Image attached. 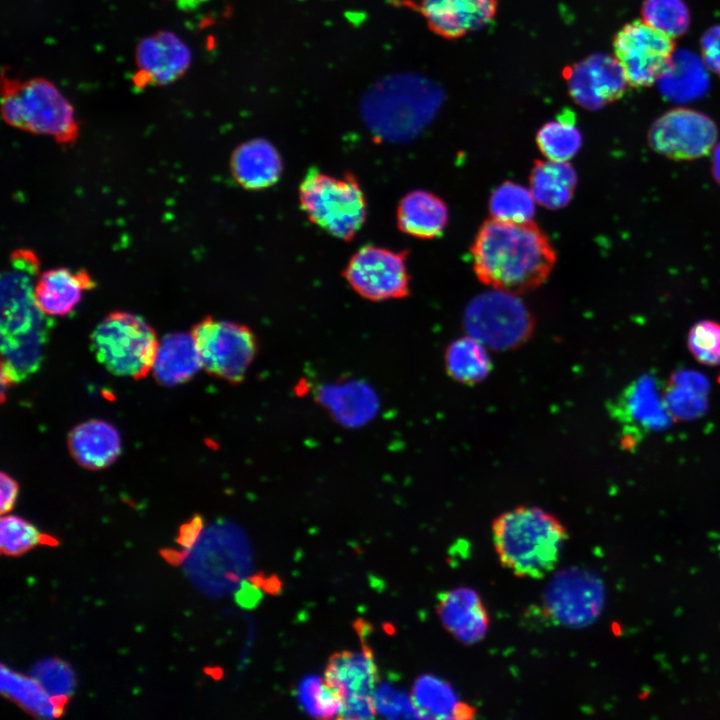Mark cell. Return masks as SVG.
<instances>
[{
  "mask_svg": "<svg viewBox=\"0 0 720 720\" xmlns=\"http://www.w3.org/2000/svg\"><path fill=\"white\" fill-rule=\"evenodd\" d=\"M442 98L441 89L433 82L417 76H398L369 94L363 103V118L377 140L408 141L434 118Z\"/></svg>",
  "mask_w": 720,
  "mask_h": 720,
  "instance_id": "cell-4",
  "label": "cell"
},
{
  "mask_svg": "<svg viewBox=\"0 0 720 720\" xmlns=\"http://www.w3.org/2000/svg\"><path fill=\"white\" fill-rule=\"evenodd\" d=\"M68 445L73 458L83 467L99 470L119 456L122 441L118 430L103 420H89L70 433Z\"/></svg>",
  "mask_w": 720,
  "mask_h": 720,
  "instance_id": "cell-22",
  "label": "cell"
},
{
  "mask_svg": "<svg viewBox=\"0 0 720 720\" xmlns=\"http://www.w3.org/2000/svg\"><path fill=\"white\" fill-rule=\"evenodd\" d=\"M230 168L233 178L241 187L259 191L279 181L283 172V161L270 141L254 138L235 148Z\"/></svg>",
  "mask_w": 720,
  "mask_h": 720,
  "instance_id": "cell-19",
  "label": "cell"
},
{
  "mask_svg": "<svg viewBox=\"0 0 720 720\" xmlns=\"http://www.w3.org/2000/svg\"><path fill=\"white\" fill-rule=\"evenodd\" d=\"M42 534L27 520L16 515H5L0 523V547L8 556H18L41 543Z\"/></svg>",
  "mask_w": 720,
  "mask_h": 720,
  "instance_id": "cell-33",
  "label": "cell"
},
{
  "mask_svg": "<svg viewBox=\"0 0 720 720\" xmlns=\"http://www.w3.org/2000/svg\"><path fill=\"white\" fill-rule=\"evenodd\" d=\"M530 191L541 206L558 210L571 201L577 174L568 162L536 160L529 176Z\"/></svg>",
  "mask_w": 720,
  "mask_h": 720,
  "instance_id": "cell-24",
  "label": "cell"
},
{
  "mask_svg": "<svg viewBox=\"0 0 720 720\" xmlns=\"http://www.w3.org/2000/svg\"><path fill=\"white\" fill-rule=\"evenodd\" d=\"M203 529V520L199 515H195L188 523L184 524L180 529L178 543L181 547L180 552L176 553V559L185 558L191 551L192 547L198 540Z\"/></svg>",
  "mask_w": 720,
  "mask_h": 720,
  "instance_id": "cell-38",
  "label": "cell"
},
{
  "mask_svg": "<svg viewBox=\"0 0 720 720\" xmlns=\"http://www.w3.org/2000/svg\"><path fill=\"white\" fill-rule=\"evenodd\" d=\"M569 94L576 103L589 110H598L619 99L627 79L616 58L593 54L564 70Z\"/></svg>",
  "mask_w": 720,
  "mask_h": 720,
  "instance_id": "cell-14",
  "label": "cell"
},
{
  "mask_svg": "<svg viewBox=\"0 0 720 720\" xmlns=\"http://www.w3.org/2000/svg\"><path fill=\"white\" fill-rule=\"evenodd\" d=\"M298 196L310 222L337 239L352 240L366 221V197L351 172L332 175L311 167L299 185Z\"/></svg>",
  "mask_w": 720,
  "mask_h": 720,
  "instance_id": "cell-5",
  "label": "cell"
},
{
  "mask_svg": "<svg viewBox=\"0 0 720 720\" xmlns=\"http://www.w3.org/2000/svg\"><path fill=\"white\" fill-rule=\"evenodd\" d=\"M0 691L38 718L55 719L63 712L65 703L53 699L31 675H22L3 664L0 669Z\"/></svg>",
  "mask_w": 720,
  "mask_h": 720,
  "instance_id": "cell-25",
  "label": "cell"
},
{
  "mask_svg": "<svg viewBox=\"0 0 720 720\" xmlns=\"http://www.w3.org/2000/svg\"><path fill=\"white\" fill-rule=\"evenodd\" d=\"M659 79L663 94L679 101L702 95L708 82L702 63L690 53L675 55Z\"/></svg>",
  "mask_w": 720,
  "mask_h": 720,
  "instance_id": "cell-28",
  "label": "cell"
},
{
  "mask_svg": "<svg viewBox=\"0 0 720 720\" xmlns=\"http://www.w3.org/2000/svg\"><path fill=\"white\" fill-rule=\"evenodd\" d=\"M158 343L142 317L123 311L107 315L91 335L97 360L112 374L134 379L152 370Z\"/></svg>",
  "mask_w": 720,
  "mask_h": 720,
  "instance_id": "cell-7",
  "label": "cell"
},
{
  "mask_svg": "<svg viewBox=\"0 0 720 720\" xmlns=\"http://www.w3.org/2000/svg\"><path fill=\"white\" fill-rule=\"evenodd\" d=\"M177 7L181 10H193L207 2L208 0H174Z\"/></svg>",
  "mask_w": 720,
  "mask_h": 720,
  "instance_id": "cell-41",
  "label": "cell"
},
{
  "mask_svg": "<svg viewBox=\"0 0 720 720\" xmlns=\"http://www.w3.org/2000/svg\"><path fill=\"white\" fill-rule=\"evenodd\" d=\"M449 211L436 194L417 189L405 194L396 210L399 230L418 239L439 237L447 227Z\"/></svg>",
  "mask_w": 720,
  "mask_h": 720,
  "instance_id": "cell-21",
  "label": "cell"
},
{
  "mask_svg": "<svg viewBox=\"0 0 720 720\" xmlns=\"http://www.w3.org/2000/svg\"><path fill=\"white\" fill-rule=\"evenodd\" d=\"M437 613L444 628L457 640L474 644L485 636L489 616L480 595L466 587L439 595Z\"/></svg>",
  "mask_w": 720,
  "mask_h": 720,
  "instance_id": "cell-17",
  "label": "cell"
},
{
  "mask_svg": "<svg viewBox=\"0 0 720 720\" xmlns=\"http://www.w3.org/2000/svg\"><path fill=\"white\" fill-rule=\"evenodd\" d=\"M607 409L622 428H635L645 435L667 429L674 417L666 402L665 386L652 373L632 381L609 401Z\"/></svg>",
  "mask_w": 720,
  "mask_h": 720,
  "instance_id": "cell-13",
  "label": "cell"
},
{
  "mask_svg": "<svg viewBox=\"0 0 720 720\" xmlns=\"http://www.w3.org/2000/svg\"><path fill=\"white\" fill-rule=\"evenodd\" d=\"M5 121L31 133L46 135L70 144L78 136V123L69 101L49 81H7L2 98Z\"/></svg>",
  "mask_w": 720,
  "mask_h": 720,
  "instance_id": "cell-6",
  "label": "cell"
},
{
  "mask_svg": "<svg viewBox=\"0 0 720 720\" xmlns=\"http://www.w3.org/2000/svg\"><path fill=\"white\" fill-rule=\"evenodd\" d=\"M717 128L705 114L676 108L661 115L648 133L654 151L674 160H693L707 155L715 145Z\"/></svg>",
  "mask_w": 720,
  "mask_h": 720,
  "instance_id": "cell-12",
  "label": "cell"
},
{
  "mask_svg": "<svg viewBox=\"0 0 720 720\" xmlns=\"http://www.w3.org/2000/svg\"><path fill=\"white\" fill-rule=\"evenodd\" d=\"M1 500L0 510L5 514L12 510L18 496V485L8 474L2 472L0 478Z\"/></svg>",
  "mask_w": 720,
  "mask_h": 720,
  "instance_id": "cell-39",
  "label": "cell"
},
{
  "mask_svg": "<svg viewBox=\"0 0 720 720\" xmlns=\"http://www.w3.org/2000/svg\"><path fill=\"white\" fill-rule=\"evenodd\" d=\"M497 7L498 0H422L419 9L431 31L453 40L486 26Z\"/></svg>",
  "mask_w": 720,
  "mask_h": 720,
  "instance_id": "cell-15",
  "label": "cell"
},
{
  "mask_svg": "<svg viewBox=\"0 0 720 720\" xmlns=\"http://www.w3.org/2000/svg\"><path fill=\"white\" fill-rule=\"evenodd\" d=\"M95 283L88 272L54 268L38 275L35 297L39 308L49 317H63L75 310L86 291Z\"/></svg>",
  "mask_w": 720,
  "mask_h": 720,
  "instance_id": "cell-20",
  "label": "cell"
},
{
  "mask_svg": "<svg viewBox=\"0 0 720 720\" xmlns=\"http://www.w3.org/2000/svg\"><path fill=\"white\" fill-rule=\"evenodd\" d=\"M295 696L301 709L311 717H339L341 694L325 677L317 674L306 675L297 683Z\"/></svg>",
  "mask_w": 720,
  "mask_h": 720,
  "instance_id": "cell-29",
  "label": "cell"
},
{
  "mask_svg": "<svg viewBox=\"0 0 720 720\" xmlns=\"http://www.w3.org/2000/svg\"><path fill=\"white\" fill-rule=\"evenodd\" d=\"M136 61L143 84L165 85L181 77L191 62L189 48L172 32H158L137 46Z\"/></svg>",
  "mask_w": 720,
  "mask_h": 720,
  "instance_id": "cell-16",
  "label": "cell"
},
{
  "mask_svg": "<svg viewBox=\"0 0 720 720\" xmlns=\"http://www.w3.org/2000/svg\"><path fill=\"white\" fill-rule=\"evenodd\" d=\"M582 134L575 113L565 108L556 119L546 122L536 134V143L545 159L568 162L582 146Z\"/></svg>",
  "mask_w": 720,
  "mask_h": 720,
  "instance_id": "cell-27",
  "label": "cell"
},
{
  "mask_svg": "<svg viewBox=\"0 0 720 720\" xmlns=\"http://www.w3.org/2000/svg\"><path fill=\"white\" fill-rule=\"evenodd\" d=\"M712 173L715 180L720 185V144L715 147L713 152Z\"/></svg>",
  "mask_w": 720,
  "mask_h": 720,
  "instance_id": "cell-40",
  "label": "cell"
},
{
  "mask_svg": "<svg viewBox=\"0 0 720 720\" xmlns=\"http://www.w3.org/2000/svg\"><path fill=\"white\" fill-rule=\"evenodd\" d=\"M477 278L493 289L522 293L539 287L550 275L556 252L534 222L489 219L470 248Z\"/></svg>",
  "mask_w": 720,
  "mask_h": 720,
  "instance_id": "cell-2",
  "label": "cell"
},
{
  "mask_svg": "<svg viewBox=\"0 0 720 720\" xmlns=\"http://www.w3.org/2000/svg\"><path fill=\"white\" fill-rule=\"evenodd\" d=\"M201 368V356L192 333H170L158 343L152 370L159 383L166 386L183 384Z\"/></svg>",
  "mask_w": 720,
  "mask_h": 720,
  "instance_id": "cell-23",
  "label": "cell"
},
{
  "mask_svg": "<svg viewBox=\"0 0 720 720\" xmlns=\"http://www.w3.org/2000/svg\"><path fill=\"white\" fill-rule=\"evenodd\" d=\"M688 348L695 359L708 366L720 365V323L701 320L688 333Z\"/></svg>",
  "mask_w": 720,
  "mask_h": 720,
  "instance_id": "cell-35",
  "label": "cell"
},
{
  "mask_svg": "<svg viewBox=\"0 0 720 720\" xmlns=\"http://www.w3.org/2000/svg\"><path fill=\"white\" fill-rule=\"evenodd\" d=\"M535 199L526 187L511 181L500 184L489 198L492 218L512 223L532 221L536 207Z\"/></svg>",
  "mask_w": 720,
  "mask_h": 720,
  "instance_id": "cell-30",
  "label": "cell"
},
{
  "mask_svg": "<svg viewBox=\"0 0 720 720\" xmlns=\"http://www.w3.org/2000/svg\"><path fill=\"white\" fill-rule=\"evenodd\" d=\"M445 367L450 377L463 384L484 380L492 369L484 344L472 336L453 341L445 352Z\"/></svg>",
  "mask_w": 720,
  "mask_h": 720,
  "instance_id": "cell-26",
  "label": "cell"
},
{
  "mask_svg": "<svg viewBox=\"0 0 720 720\" xmlns=\"http://www.w3.org/2000/svg\"><path fill=\"white\" fill-rule=\"evenodd\" d=\"M30 675L55 700L65 703L76 689V675L72 667L57 657L37 661Z\"/></svg>",
  "mask_w": 720,
  "mask_h": 720,
  "instance_id": "cell-31",
  "label": "cell"
},
{
  "mask_svg": "<svg viewBox=\"0 0 720 720\" xmlns=\"http://www.w3.org/2000/svg\"><path fill=\"white\" fill-rule=\"evenodd\" d=\"M412 698L419 712L440 715L450 710L455 717L457 712H462L459 705L453 704L451 690L430 676H422L415 681Z\"/></svg>",
  "mask_w": 720,
  "mask_h": 720,
  "instance_id": "cell-34",
  "label": "cell"
},
{
  "mask_svg": "<svg viewBox=\"0 0 720 720\" xmlns=\"http://www.w3.org/2000/svg\"><path fill=\"white\" fill-rule=\"evenodd\" d=\"M613 47L627 82L633 87L652 85L674 56L672 37L639 20L618 31Z\"/></svg>",
  "mask_w": 720,
  "mask_h": 720,
  "instance_id": "cell-11",
  "label": "cell"
},
{
  "mask_svg": "<svg viewBox=\"0 0 720 720\" xmlns=\"http://www.w3.org/2000/svg\"><path fill=\"white\" fill-rule=\"evenodd\" d=\"M324 677L339 690L342 703L373 700L378 685L377 666L372 651L367 647L333 654L328 660Z\"/></svg>",
  "mask_w": 720,
  "mask_h": 720,
  "instance_id": "cell-18",
  "label": "cell"
},
{
  "mask_svg": "<svg viewBox=\"0 0 720 720\" xmlns=\"http://www.w3.org/2000/svg\"><path fill=\"white\" fill-rule=\"evenodd\" d=\"M702 52L706 64L720 76V25L710 28L704 34Z\"/></svg>",
  "mask_w": 720,
  "mask_h": 720,
  "instance_id": "cell-37",
  "label": "cell"
},
{
  "mask_svg": "<svg viewBox=\"0 0 720 720\" xmlns=\"http://www.w3.org/2000/svg\"><path fill=\"white\" fill-rule=\"evenodd\" d=\"M39 260L30 250L15 251L3 271L1 292V379L2 384L23 381L42 362L50 317L39 308L35 283Z\"/></svg>",
  "mask_w": 720,
  "mask_h": 720,
  "instance_id": "cell-1",
  "label": "cell"
},
{
  "mask_svg": "<svg viewBox=\"0 0 720 720\" xmlns=\"http://www.w3.org/2000/svg\"><path fill=\"white\" fill-rule=\"evenodd\" d=\"M376 714L386 718L415 717L419 712L414 703L389 683L378 684L373 694Z\"/></svg>",
  "mask_w": 720,
  "mask_h": 720,
  "instance_id": "cell-36",
  "label": "cell"
},
{
  "mask_svg": "<svg viewBox=\"0 0 720 720\" xmlns=\"http://www.w3.org/2000/svg\"><path fill=\"white\" fill-rule=\"evenodd\" d=\"M492 539L501 565L521 578L540 579L557 565L568 532L553 514L517 506L492 522Z\"/></svg>",
  "mask_w": 720,
  "mask_h": 720,
  "instance_id": "cell-3",
  "label": "cell"
},
{
  "mask_svg": "<svg viewBox=\"0 0 720 720\" xmlns=\"http://www.w3.org/2000/svg\"><path fill=\"white\" fill-rule=\"evenodd\" d=\"M407 252L376 245L360 247L349 259L343 276L350 287L370 301L401 299L409 295Z\"/></svg>",
  "mask_w": 720,
  "mask_h": 720,
  "instance_id": "cell-10",
  "label": "cell"
},
{
  "mask_svg": "<svg viewBox=\"0 0 720 720\" xmlns=\"http://www.w3.org/2000/svg\"><path fill=\"white\" fill-rule=\"evenodd\" d=\"M191 333L209 374L233 384L244 380L258 350L256 335L249 327L206 317Z\"/></svg>",
  "mask_w": 720,
  "mask_h": 720,
  "instance_id": "cell-8",
  "label": "cell"
},
{
  "mask_svg": "<svg viewBox=\"0 0 720 720\" xmlns=\"http://www.w3.org/2000/svg\"><path fill=\"white\" fill-rule=\"evenodd\" d=\"M464 324L470 336L492 347H511L530 334L533 318L515 293L494 289L469 303Z\"/></svg>",
  "mask_w": 720,
  "mask_h": 720,
  "instance_id": "cell-9",
  "label": "cell"
},
{
  "mask_svg": "<svg viewBox=\"0 0 720 720\" xmlns=\"http://www.w3.org/2000/svg\"><path fill=\"white\" fill-rule=\"evenodd\" d=\"M644 22L670 37H678L689 26V12L682 0H645Z\"/></svg>",
  "mask_w": 720,
  "mask_h": 720,
  "instance_id": "cell-32",
  "label": "cell"
}]
</instances>
